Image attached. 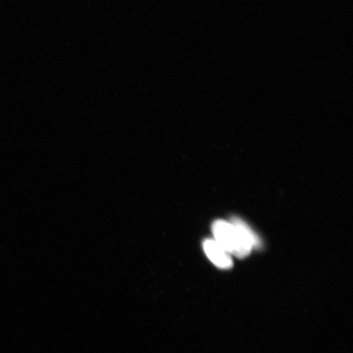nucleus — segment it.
<instances>
[{
  "mask_svg": "<svg viewBox=\"0 0 353 353\" xmlns=\"http://www.w3.org/2000/svg\"><path fill=\"white\" fill-rule=\"evenodd\" d=\"M214 240L230 254L239 259L246 257L253 248L261 245L259 237L244 221L232 218L230 223L217 220L212 226Z\"/></svg>",
  "mask_w": 353,
  "mask_h": 353,
  "instance_id": "nucleus-1",
  "label": "nucleus"
},
{
  "mask_svg": "<svg viewBox=\"0 0 353 353\" xmlns=\"http://www.w3.org/2000/svg\"><path fill=\"white\" fill-rule=\"evenodd\" d=\"M204 250L207 257L216 266L223 269L232 267L233 262L231 254L215 240H205L204 241Z\"/></svg>",
  "mask_w": 353,
  "mask_h": 353,
  "instance_id": "nucleus-2",
  "label": "nucleus"
}]
</instances>
